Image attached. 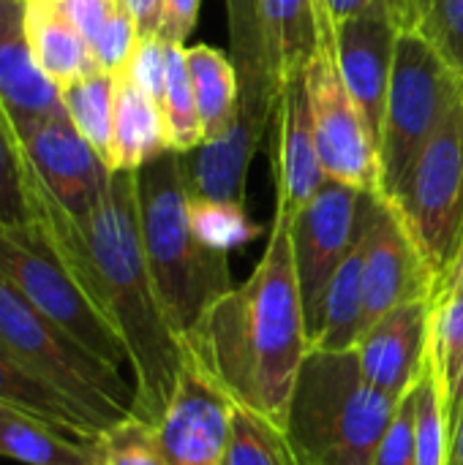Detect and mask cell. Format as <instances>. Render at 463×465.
Segmentation results:
<instances>
[{
	"mask_svg": "<svg viewBox=\"0 0 463 465\" xmlns=\"http://www.w3.org/2000/svg\"><path fill=\"white\" fill-rule=\"evenodd\" d=\"M0 458L22 465H98L96 441L8 406H0Z\"/></svg>",
	"mask_w": 463,
	"mask_h": 465,
	"instance_id": "cell-21",
	"label": "cell"
},
{
	"mask_svg": "<svg viewBox=\"0 0 463 465\" xmlns=\"http://www.w3.org/2000/svg\"><path fill=\"white\" fill-rule=\"evenodd\" d=\"M139 232L147 267L175 332L186 338L205 313L229 292V253L205 248L188 218V188L183 155L166 150L136 169Z\"/></svg>",
	"mask_w": 463,
	"mask_h": 465,
	"instance_id": "cell-3",
	"label": "cell"
},
{
	"mask_svg": "<svg viewBox=\"0 0 463 465\" xmlns=\"http://www.w3.org/2000/svg\"><path fill=\"white\" fill-rule=\"evenodd\" d=\"M371 0H325L327 5V14L333 19V25H341L347 19H352L355 14H360Z\"/></svg>",
	"mask_w": 463,
	"mask_h": 465,
	"instance_id": "cell-40",
	"label": "cell"
},
{
	"mask_svg": "<svg viewBox=\"0 0 463 465\" xmlns=\"http://www.w3.org/2000/svg\"><path fill=\"white\" fill-rule=\"evenodd\" d=\"M431 354L450 398L463 371V292L434 297L431 311Z\"/></svg>",
	"mask_w": 463,
	"mask_h": 465,
	"instance_id": "cell-29",
	"label": "cell"
},
{
	"mask_svg": "<svg viewBox=\"0 0 463 465\" xmlns=\"http://www.w3.org/2000/svg\"><path fill=\"white\" fill-rule=\"evenodd\" d=\"M0 112H3V109H0Z\"/></svg>",
	"mask_w": 463,
	"mask_h": 465,
	"instance_id": "cell-45",
	"label": "cell"
},
{
	"mask_svg": "<svg viewBox=\"0 0 463 465\" xmlns=\"http://www.w3.org/2000/svg\"><path fill=\"white\" fill-rule=\"evenodd\" d=\"M199 0H164L156 35L166 44H186L196 27Z\"/></svg>",
	"mask_w": 463,
	"mask_h": 465,
	"instance_id": "cell-38",
	"label": "cell"
},
{
	"mask_svg": "<svg viewBox=\"0 0 463 465\" xmlns=\"http://www.w3.org/2000/svg\"><path fill=\"white\" fill-rule=\"evenodd\" d=\"M388 202L420 251L437 292L463 251V101Z\"/></svg>",
	"mask_w": 463,
	"mask_h": 465,
	"instance_id": "cell-8",
	"label": "cell"
},
{
	"mask_svg": "<svg viewBox=\"0 0 463 465\" xmlns=\"http://www.w3.org/2000/svg\"><path fill=\"white\" fill-rule=\"evenodd\" d=\"M139 38H142V35H139V27H136L134 16H131L128 8L123 5V8L104 25V30L98 33V38L93 41V54H96L101 71L117 76V74L128 65V60H131L134 46H136Z\"/></svg>",
	"mask_w": 463,
	"mask_h": 465,
	"instance_id": "cell-36",
	"label": "cell"
},
{
	"mask_svg": "<svg viewBox=\"0 0 463 465\" xmlns=\"http://www.w3.org/2000/svg\"><path fill=\"white\" fill-rule=\"evenodd\" d=\"M161 109H164L169 147L175 153H191L205 142V128L199 120L183 44H169V71H166V93Z\"/></svg>",
	"mask_w": 463,
	"mask_h": 465,
	"instance_id": "cell-27",
	"label": "cell"
},
{
	"mask_svg": "<svg viewBox=\"0 0 463 465\" xmlns=\"http://www.w3.org/2000/svg\"><path fill=\"white\" fill-rule=\"evenodd\" d=\"M461 414H463V371H461V376H458V381H456V387H453V392H450V398H448V417H450V428H453V422H456Z\"/></svg>",
	"mask_w": 463,
	"mask_h": 465,
	"instance_id": "cell-43",
	"label": "cell"
},
{
	"mask_svg": "<svg viewBox=\"0 0 463 465\" xmlns=\"http://www.w3.org/2000/svg\"><path fill=\"white\" fill-rule=\"evenodd\" d=\"M0 406L52 422L55 428L82 441H96L101 436V430L79 406H74L63 392H57L44 379L19 365L5 349H0Z\"/></svg>",
	"mask_w": 463,
	"mask_h": 465,
	"instance_id": "cell-23",
	"label": "cell"
},
{
	"mask_svg": "<svg viewBox=\"0 0 463 465\" xmlns=\"http://www.w3.org/2000/svg\"><path fill=\"white\" fill-rule=\"evenodd\" d=\"M161 3L164 0H123V5L128 8V14L134 16V22L139 27V35H156Z\"/></svg>",
	"mask_w": 463,
	"mask_h": 465,
	"instance_id": "cell-39",
	"label": "cell"
},
{
	"mask_svg": "<svg viewBox=\"0 0 463 465\" xmlns=\"http://www.w3.org/2000/svg\"><path fill=\"white\" fill-rule=\"evenodd\" d=\"M396 403L363 379L355 351L308 349L281 433L306 465H371Z\"/></svg>",
	"mask_w": 463,
	"mask_h": 465,
	"instance_id": "cell-4",
	"label": "cell"
},
{
	"mask_svg": "<svg viewBox=\"0 0 463 465\" xmlns=\"http://www.w3.org/2000/svg\"><path fill=\"white\" fill-rule=\"evenodd\" d=\"M366 193L371 191H360L327 177L319 193L295 218H289L292 256L297 270L308 341L317 327L322 300L338 267L347 262L357 242Z\"/></svg>",
	"mask_w": 463,
	"mask_h": 465,
	"instance_id": "cell-10",
	"label": "cell"
},
{
	"mask_svg": "<svg viewBox=\"0 0 463 465\" xmlns=\"http://www.w3.org/2000/svg\"><path fill=\"white\" fill-rule=\"evenodd\" d=\"M415 450L418 465H448L450 455V417H448V395L428 351L426 368L415 384Z\"/></svg>",
	"mask_w": 463,
	"mask_h": 465,
	"instance_id": "cell-26",
	"label": "cell"
},
{
	"mask_svg": "<svg viewBox=\"0 0 463 465\" xmlns=\"http://www.w3.org/2000/svg\"><path fill=\"white\" fill-rule=\"evenodd\" d=\"M166 71H169V44L161 41L158 35H142L134 46L128 65L120 74H126L145 95H150L158 106H164Z\"/></svg>",
	"mask_w": 463,
	"mask_h": 465,
	"instance_id": "cell-35",
	"label": "cell"
},
{
	"mask_svg": "<svg viewBox=\"0 0 463 465\" xmlns=\"http://www.w3.org/2000/svg\"><path fill=\"white\" fill-rule=\"evenodd\" d=\"M448 465H463V414L450 428V455Z\"/></svg>",
	"mask_w": 463,
	"mask_h": 465,
	"instance_id": "cell-42",
	"label": "cell"
},
{
	"mask_svg": "<svg viewBox=\"0 0 463 465\" xmlns=\"http://www.w3.org/2000/svg\"><path fill=\"white\" fill-rule=\"evenodd\" d=\"M186 349L224 392L251 414L281 428L311 349L289 218L276 210L265 253L243 286L229 289L186 338Z\"/></svg>",
	"mask_w": 463,
	"mask_h": 465,
	"instance_id": "cell-2",
	"label": "cell"
},
{
	"mask_svg": "<svg viewBox=\"0 0 463 465\" xmlns=\"http://www.w3.org/2000/svg\"><path fill=\"white\" fill-rule=\"evenodd\" d=\"M415 300H434V278L393 204L368 193L363 218V332L393 308Z\"/></svg>",
	"mask_w": 463,
	"mask_h": 465,
	"instance_id": "cell-12",
	"label": "cell"
},
{
	"mask_svg": "<svg viewBox=\"0 0 463 465\" xmlns=\"http://www.w3.org/2000/svg\"><path fill=\"white\" fill-rule=\"evenodd\" d=\"M450 292H463V251L458 256V262L453 264V270L442 278V283L437 286L434 297H442V294H450Z\"/></svg>",
	"mask_w": 463,
	"mask_h": 465,
	"instance_id": "cell-41",
	"label": "cell"
},
{
	"mask_svg": "<svg viewBox=\"0 0 463 465\" xmlns=\"http://www.w3.org/2000/svg\"><path fill=\"white\" fill-rule=\"evenodd\" d=\"M14 134L44 191L74 218L87 215L104 193L112 169L71 117L65 112L49 114L14 128Z\"/></svg>",
	"mask_w": 463,
	"mask_h": 465,
	"instance_id": "cell-13",
	"label": "cell"
},
{
	"mask_svg": "<svg viewBox=\"0 0 463 465\" xmlns=\"http://www.w3.org/2000/svg\"><path fill=\"white\" fill-rule=\"evenodd\" d=\"M235 401L186 349V362L161 417L153 422L166 465H224Z\"/></svg>",
	"mask_w": 463,
	"mask_h": 465,
	"instance_id": "cell-11",
	"label": "cell"
},
{
	"mask_svg": "<svg viewBox=\"0 0 463 465\" xmlns=\"http://www.w3.org/2000/svg\"><path fill=\"white\" fill-rule=\"evenodd\" d=\"M278 147H276V210L295 218L327 183L314 117L308 104L306 71L292 76L278 95Z\"/></svg>",
	"mask_w": 463,
	"mask_h": 465,
	"instance_id": "cell-16",
	"label": "cell"
},
{
	"mask_svg": "<svg viewBox=\"0 0 463 465\" xmlns=\"http://www.w3.org/2000/svg\"><path fill=\"white\" fill-rule=\"evenodd\" d=\"M0 223H27L22 147L3 112H0Z\"/></svg>",
	"mask_w": 463,
	"mask_h": 465,
	"instance_id": "cell-33",
	"label": "cell"
},
{
	"mask_svg": "<svg viewBox=\"0 0 463 465\" xmlns=\"http://www.w3.org/2000/svg\"><path fill=\"white\" fill-rule=\"evenodd\" d=\"M401 25L390 0H371L352 19L333 25L336 57L347 90L352 93L371 139L379 150L382 117L396 63Z\"/></svg>",
	"mask_w": 463,
	"mask_h": 465,
	"instance_id": "cell-14",
	"label": "cell"
},
{
	"mask_svg": "<svg viewBox=\"0 0 463 465\" xmlns=\"http://www.w3.org/2000/svg\"><path fill=\"white\" fill-rule=\"evenodd\" d=\"M188 218L196 240L218 253H232L262 237V226L246 213L243 202L194 199L188 196Z\"/></svg>",
	"mask_w": 463,
	"mask_h": 465,
	"instance_id": "cell-28",
	"label": "cell"
},
{
	"mask_svg": "<svg viewBox=\"0 0 463 465\" xmlns=\"http://www.w3.org/2000/svg\"><path fill=\"white\" fill-rule=\"evenodd\" d=\"M259 35V52L276 90L303 74L319 44V19L314 0H251Z\"/></svg>",
	"mask_w": 463,
	"mask_h": 465,
	"instance_id": "cell-18",
	"label": "cell"
},
{
	"mask_svg": "<svg viewBox=\"0 0 463 465\" xmlns=\"http://www.w3.org/2000/svg\"><path fill=\"white\" fill-rule=\"evenodd\" d=\"M463 101V82L412 30H401L379 134V196L390 199L450 112Z\"/></svg>",
	"mask_w": 463,
	"mask_h": 465,
	"instance_id": "cell-6",
	"label": "cell"
},
{
	"mask_svg": "<svg viewBox=\"0 0 463 465\" xmlns=\"http://www.w3.org/2000/svg\"><path fill=\"white\" fill-rule=\"evenodd\" d=\"M278 439H281V452H284V463L287 465H306L297 455H295V450L289 447V441L284 439V433H281V428H278Z\"/></svg>",
	"mask_w": 463,
	"mask_h": 465,
	"instance_id": "cell-44",
	"label": "cell"
},
{
	"mask_svg": "<svg viewBox=\"0 0 463 465\" xmlns=\"http://www.w3.org/2000/svg\"><path fill=\"white\" fill-rule=\"evenodd\" d=\"M407 30L418 33L463 82V0H426Z\"/></svg>",
	"mask_w": 463,
	"mask_h": 465,
	"instance_id": "cell-30",
	"label": "cell"
},
{
	"mask_svg": "<svg viewBox=\"0 0 463 465\" xmlns=\"http://www.w3.org/2000/svg\"><path fill=\"white\" fill-rule=\"evenodd\" d=\"M0 349L79 406L104 433L136 414V392L120 373L82 349L57 324L0 281Z\"/></svg>",
	"mask_w": 463,
	"mask_h": 465,
	"instance_id": "cell-5",
	"label": "cell"
},
{
	"mask_svg": "<svg viewBox=\"0 0 463 465\" xmlns=\"http://www.w3.org/2000/svg\"><path fill=\"white\" fill-rule=\"evenodd\" d=\"M363 218H366V199H363ZM363 218H360L357 242L347 256V262L338 267L322 300L317 327L311 332V349L352 351L363 335Z\"/></svg>",
	"mask_w": 463,
	"mask_h": 465,
	"instance_id": "cell-22",
	"label": "cell"
},
{
	"mask_svg": "<svg viewBox=\"0 0 463 465\" xmlns=\"http://www.w3.org/2000/svg\"><path fill=\"white\" fill-rule=\"evenodd\" d=\"M169 147L161 106L145 95L126 74L115 76V120H112V172H136L164 155Z\"/></svg>",
	"mask_w": 463,
	"mask_h": 465,
	"instance_id": "cell-19",
	"label": "cell"
},
{
	"mask_svg": "<svg viewBox=\"0 0 463 465\" xmlns=\"http://www.w3.org/2000/svg\"><path fill=\"white\" fill-rule=\"evenodd\" d=\"M27 38L38 68L57 90L101 71L87 38L60 14L55 0H27Z\"/></svg>",
	"mask_w": 463,
	"mask_h": 465,
	"instance_id": "cell-20",
	"label": "cell"
},
{
	"mask_svg": "<svg viewBox=\"0 0 463 465\" xmlns=\"http://www.w3.org/2000/svg\"><path fill=\"white\" fill-rule=\"evenodd\" d=\"M60 98L71 123L109 166L112 120H115V76L106 71H93L65 84L60 90Z\"/></svg>",
	"mask_w": 463,
	"mask_h": 465,
	"instance_id": "cell-25",
	"label": "cell"
},
{
	"mask_svg": "<svg viewBox=\"0 0 463 465\" xmlns=\"http://www.w3.org/2000/svg\"><path fill=\"white\" fill-rule=\"evenodd\" d=\"M224 465H287L278 428L235 403Z\"/></svg>",
	"mask_w": 463,
	"mask_h": 465,
	"instance_id": "cell-32",
	"label": "cell"
},
{
	"mask_svg": "<svg viewBox=\"0 0 463 465\" xmlns=\"http://www.w3.org/2000/svg\"><path fill=\"white\" fill-rule=\"evenodd\" d=\"M98 465H166L161 458L156 428L139 414H128L96 439Z\"/></svg>",
	"mask_w": 463,
	"mask_h": 465,
	"instance_id": "cell-31",
	"label": "cell"
},
{
	"mask_svg": "<svg viewBox=\"0 0 463 465\" xmlns=\"http://www.w3.org/2000/svg\"><path fill=\"white\" fill-rule=\"evenodd\" d=\"M60 14L87 38L90 49L104 25L123 8V0H55Z\"/></svg>",
	"mask_w": 463,
	"mask_h": 465,
	"instance_id": "cell-37",
	"label": "cell"
},
{
	"mask_svg": "<svg viewBox=\"0 0 463 465\" xmlns=\"http://www.w3.org/2000/svg\"><path fill=\"white\" fill-rule=\"evenodd\" d=\"M25 199L27 221L55 245L123 341L134 373L136 414L156 422L177 384L186 343L169 324L147 267L139 232L136 172H112L93 210L74 218L44 191L25 161Z\"/></svg>",
	"mask_w": 463,
	"mask_h": 465,
	"instance_id": "cell-1",
	"label": "cell"
},
{
	"mask_svg": "<svg viewBox=\"0 0 463 465\" xmlns=\"http://www.w3.org/2000/svg\"><path fill=\"white\" fill-rule=\"evenodd\" d=\"M0 109L11 128L65 112L57 84L33 57L27 0H0Z\"/></svg>",
	"mask_w": 463,
	"mask_h": 465,
	"instance_id": "cell-17",
	"label": "cell"
},
{
	"mask_svg": "<svg viewBox=\"0 0 463 465\" xmlns=\"http://www.w3.org/2000/svg\"><path fill=\"white\" fill-rule=\"evenodd\" d=\"M314 3L319 19V44L306 68V87H308L319 158L330 180L377 193L379 191L377 144L352 93L344 84L327 5L325 0H314Z\"/></svg>",
	"mask_w": 463,
	"mask_h": 465,
	"instance_id": "cell-9",
	"label": "cell"
},
{
	"mask_svg": "<svg viewBox=\"0 0 463 465\" xmlns=\"http://www.w3.org/2000/svg\"><path fill=\"white\" fill-rule=\"evenodd\" d=\"M415 387L396 403V411L377 444L371 465H418V450H415Z\"/></svg>",
	"mask_w": 463,
	"mask_h": 465,
	"instance_id": "cell-34",
	"label": "cell"
},
{
	"mask_svg": "<svg viewBox=\"0 0 463 465\" xmlns=\"http://www.w3.org/2000/svg\"><path fill=\"white\" fill-rule=\"evenodd\" d=\"M186 63H188V76H191L199 120L205 128V142H213L229 131L237 114L240 84H237L235 63L224 52L207 44L188 46Z\"/></svg>",
	"mask_w": 463,
	"mask_h": 465,
	"instance_id": "cell-24",
	"label": "cell"
},
{
	"mask_svg": "<svg viewBox=\"0 0 463 465\" xmlns=\"http://www.w3.org/2000/svg\"><path fill=\"white\" fill-rule=\"evenodd\" d=\"M0 281L101 362L112 368L128 365L126 346L112 324L30 221L0 223Z\"/></svg>",
	"mask_w": 463,
	"mask_h": 465,
	"instance_id": "cell-7",
	"label": "cell"
},
{
	"mask_svg": "<svg viewBox=\"0 0 463 465\" xmlns=\"http://www.w3.org/2000/svg\"><path fill=\"white\" fill-rule=\"evenodd\" d=\"M434 300H415L374 322L355 343L363 379L393 401H401L420 379L431 351Z\"/></svg>",
	"mask_w": 463,
	"mask_h": 465,
	"instance_id": "cell-15",
	"label": "cell"
}]
</instances>
